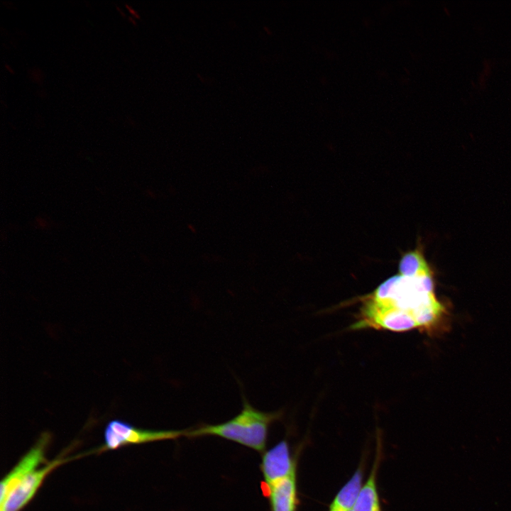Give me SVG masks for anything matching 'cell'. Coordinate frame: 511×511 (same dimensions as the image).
I'll return each instance as SVG.
<instances>
[{
  "label": "cell",
  "mask_w": 511,
  "mask_h": 511,
  "mask_svg": "<svg viewBox=\"0 0 511 511\" xmlns=\"http://www.w3.org/2000/svg\"><path fill=\"white\" fill-rule=\"evenodd\" d=\"M446 313L434 293L432 271L394 275L365 297L353 329L432 330Z\"/></svg>",
  "instance_id": "1"
},
{
  "label": "cell",
  "mask_w": 511,
  "mask_h": 511,
  "mask_svg": "<svg viewBox=\"0 0 511 511\" xmlns=\"http://www.w3.org/2000/svg\"><path fill=\"white\" fill-rule=\"evenodd\" d=\"M281 414L280 411H260L243 397L242 410L233 418L218 424H205L187 429L185 436H216L262 452L265 449L270 425L278 419Z\"/></svg>",
  "instance_id": "2"
},
{
  "label": "cell",
  "mask_w": 511,
  "mask_h": 511,
  "mask_svg": "<svg viewBox=\"0 0 511 511\" xmlns=\"http://www.w3.org/2000/svg\"><path fill=\"white\" fill-rule=\"evenodd\" d=\"M186 430H150L133 427L119 419L110 421L104 429V444L99 451L158 441L175 439L185 436Z\"/></svg>",
  "instance_id": "3"
},
{
  "label": "cell",
  "mask_w": 511,
  "mask_h": 511,
  "mask_svg": "<svg viewBox=\"0 0 511 511\" xmlns=\"http://www.w3.org/2000/svg\"><path fill=\"white\" fill-rule=\"evenodd\" d=\"M50 439V433H43L33 446L22 456L17 464L1 480L0 504L6 500L9 493L24 478L39 468L40 465L48 463L45 458V451Z\"/></svg>",
  "instance_id": "4"
},
{
  "label": "cell",
  "mask_w": 511,
  "mask_h": 511,
  "mask_svg": "<svg viewBox=\"0 0 511 511\" xmlns=\"http://www.w3.org/2000/svg\"><path fill=\"white\" fill-rule=\"evenodd\" d=\"M70 458L60 455L24 478L0 504V511H21L34 497L45 477Z\"/></svg>",
  "instance_id": "5"
},
{
  "label": "cell",
  "mask_w": 511,
  "mask_h": 511,
  "mask_svg": "<svg viewBox=\"0 0 511 511\" xmlns=\"http://www.w3.org/2000/svg\"><path fill=\"white\" fill-rule=\"evenodd\" d=\"M260 469L265 487L296 471V463L291 457L287 441H280L264 453Z\"/></svg>",
  "instance_id": "6"
},
{
  "label": "cell",
  "mask_w": 511,
  "mask_h": 511,
  "mask_svg": "<svg viewBox=\"0 0 511 511\" xmlns=\"http://www.w3.org/2000/svg\"><path fill=\"white\" fill-rule=\"evenodd\" d=\"M272 511H296L297 493L296 471L265 487Z\"/></svg>",
  "instance_id": "7"
},
{
  "label": "cell",
  "mask_w": 511,
  "mask_h": 511,
  "mask_svg": "<svg viewBox=\"0 0 511 511\" xmlns=\"http://www.w3.org/2000/svg\"><path fill=\"white\" fill-rule=\"evenodd\" d=\"M380 455V449L378 448L370 476L361 488L352 511H381L377 487V473Z\"/></svg>",
  "instance_id": "8"
},
{
  "label": "cell",
  "mask_w": 511,
  "mask_h": 511,
  "mask_svg": "<svg viewBox=\"0 0 511 511\" xmlns=\"http://www.w3.org/2000/svg\"><path fill=\"white\" fill-rule=\"evenodd\" d=\"M362 482L363 470L359 467L336 494L329 511H352L361 490Z\"/></svg>",
  "instance_id": "9"
},
{
  "label": "cell",
  "mask_w": 511,
  "mask_h": 511,
  "mask_svg": "<svg viewBox=\"0 0 511 511\" xmlns=\"http://www.w3.org/2000/svg\"><path fill=\"white\" fill-rule=\"evenodd\" d=\"M400 274L412 276L432 271L419 250L405 254L399 264Z\"/></svg>",
  "instance_id": "10"
},
{
  "label": "cell",
  "mask_w": 511,
  "mask_h": 511,
  "mask_svg": "<svg viewBox=\"0 0 511 511\" xmlns=\"http://www.w3.org/2000/svg\"><path fill=\"white\" fill-rule=\"evenodd\" d=\"M125 6H126V9L128 10V11H129L132 15H133L136 18H139V17H140L139 14L138 13V12H137L134 9L132 8V6H131L130 5H128V4H125Z\"/></svg>",
  "instance_id": "11"
},
{
  "label": "cell",
  "mask_w": 511,
  "mask_h": 511,
  "mask_svg": "<svg viewBox=\"0 0 511 511\" xmlns=\"http://www.w3.org/2000/svg\"><path fill=\"white\" fill-rule=\"evenodd\" d=\"M5 67L10 72L14 73V70H13V68L10 67L7 63H5Z\"/></svg>",
  "instance_id": "12"
},
{
  "label": "cell",
  "mask_w": 511,
  "mask_h": 511,
  "mask_svg": "<svg viewBox=\"0 0 511 511\" xmlns=\"http://www.w3.org/2000/svg\"><path fill=\"white\" fill-rule=\"evenodd\" d=\"M116 7L123 16L126 15L123 10L120 7H119V6L116 5Z\"/></svg>",
  "instance_id": "13"
},
{
  "label": "cell",
  "mask_w": 511,
  "mask_h": 511,
  "mask_svg": "<svg viewBox=\"0 0 511 511\" xmlns=\"http://www.w3.org/2000/svg\"><path fill=\"white\" fill-rule=\"evenodd\" d=\"M128 19L133 23L136 24L135 19L132 16H128Z\"/></svg>",
  "instance_id": "14"
}]
</instances>
